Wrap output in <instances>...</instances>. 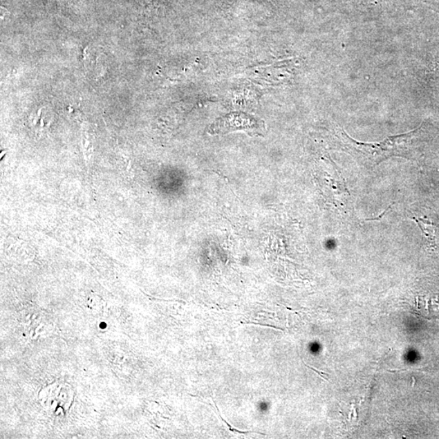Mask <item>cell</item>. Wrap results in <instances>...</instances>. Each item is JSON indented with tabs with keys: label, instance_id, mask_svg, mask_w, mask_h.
<instances>
[{
	"label": "cell",
	"instance_id": "4",
	"mask_svg": "<svg viewBox=\"0 0 439 439\" xmlns=\"http://www.w3.org/2000/svg\"><path fill=\"white\" fill-rule=\"evenodd\" d=\"M413 219L417 221L428 241L433 243L439 241V217L436 214L414 217Z\"/></svg>",
	"mask_w": 439,
	"mask_h": 439
},
{
	"label": "cell",
	"instance_id": "2",
	"mask_svg": "<svg viewBox=\"0 0 439 439\" xmlns=\"http://www.w3.org/2000/svg\"><path fill=\"white\" fill-rule=\"evenodd\" d=\"M73 395L71 386L54 384L41 391L40 400L45 409L53 412L59 409L66 411L72 403Z\"/></svg>",
	"mask_w": 439,
	"mask_h": 439
},
{
	"label": "cell",
	"instance_id": "1",
	"mask_svg": "<svg viewBox=\"0 0 439 439\" xmlns=\"http://www.w3.org/2000/svg\"><path fill=\"white\" fill-rule=\"evenodd\" d=\"M420 136L422 133L418 129L404 135L387 138L381 142L363 143L350 138L343 129H336V140L339 149L353 156L366 168L375 167L393 156L415 160Z\"/></svg>",
	"mask_w": 439,
	"mask_h": 439
},
{
	"label": "cell",
	"instance_id": "5",
	"mask_svg": "<svg viewBox=\"0 0 439 439\" xmlns=\"http://www.w3.org/2000/svg\"><path fill=\"white\" fill-rule=\"evenodd\" d=\"M212 401H214V404H215L216 408L217 411H218V415H219V417H220L221 420H223V422L225 423L226 426H227V427H228V428H229V431H230V432H232V433H241V434H247V433H260V434H262V436H265V434L261 433L254 432V431H239V429H234L232 427H231V426H230V424L227 422H226V420H225L223 417H221V413H220V411H219L218 407H217V405H216V404L215 403V401H214V400H212Z\"/></svg>",
	"mask_w": 439,
	"mask_h": 439
},
{
	"label": "cell",
	"instance_id": "6",
	"mask_svg": "<svg viewBox=\"0 0 439 439\" xmlns=\"http://www.w3.org/2000/svg\"><path fill=\"white\" fill-rule=\"evenodd\" d=\"M241 324L243 325H249V324H252V325H256V326H266V327H271V328H274V329H277V327L272 326H270V325H262V324H259V323L256 322H241Z\"/></svg>",
	"mask_w": 439,
	"mask_h": 439
},
{
	"label": "cell",
	"instance_id": "3",
	"mask_svg": "<svg viewBox=\"0 0 439 439\" xmlns=\"http://www.w3.org/2000/svg\"><path fill=\"white\" fill-rule=\"evenodd\" d=\"M255 128H257L256 120L247 115L231 113L212 124L210 133H228L237 131V129H253Z\"/></svg>",
	"mask_w": 439,
	"mask_h": 439
}]
</instances>
